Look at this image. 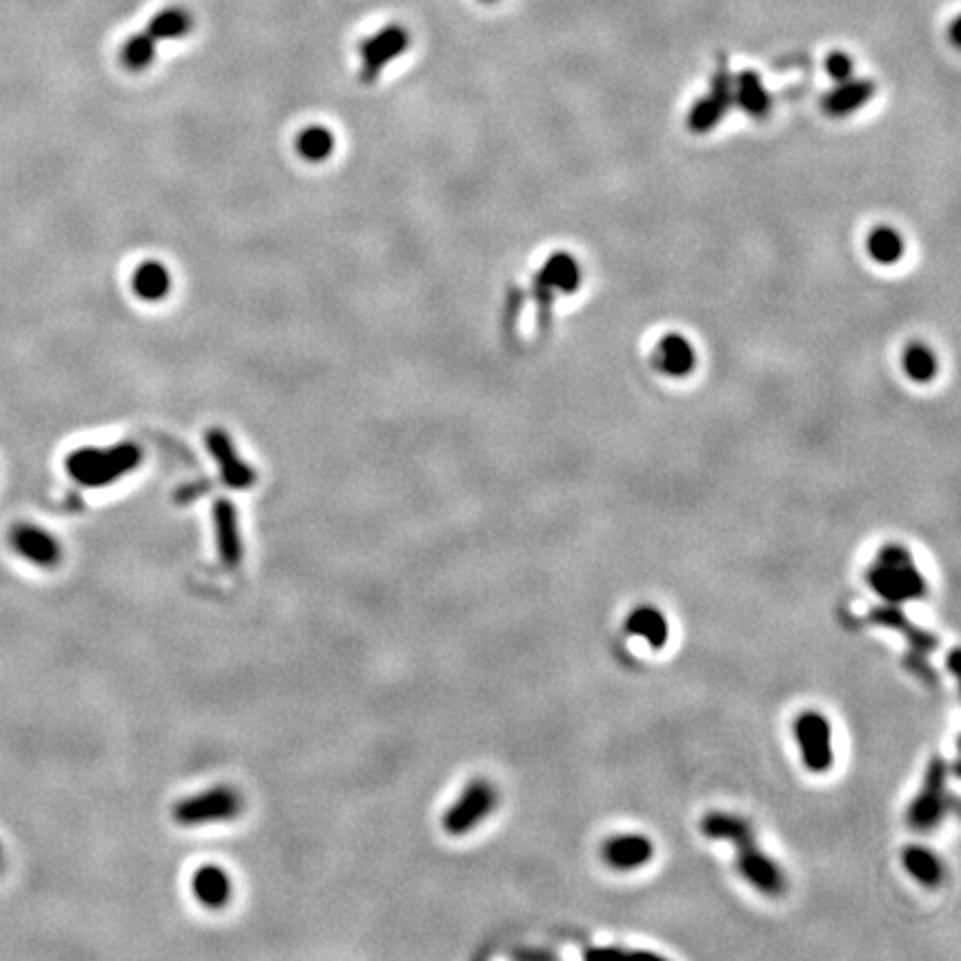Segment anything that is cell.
Listing matches in <instances>:
<instances>
[{"label": "cell", "mask_w": 961, "mask_h": 961, "mask_svg": "<svg viewBox=\"0 0 961 961\" xmlns=\"http://www.w3.org/2000/svg\"><path fill=\"white\" fill-rule=\"evenodd\" d=\"M701 832L708 839L728 841L737 850V866L741 877L766 897L786 893V875L781 873L775 859H770L757 844V835L748 819L732 812H708L701 821Z\"/></svg>", "instance_id": "6da1fadb"}, {"label": "cell", "mask_w": 961, "mask_h": 961, "mask_svg": "<svg viewBox=\"0 0 961 961\" xmlns=\"http://www.w3.org/2000/svg\"><path fill=\"white\" fill-rule=\"evenodd\" d=\"M868 586L886 603L919 601L928 594V583L919 572L910 550L899 543H888L879 550L873 566L868 568Z\"/></svg>", "instance_id": "7a4b0ae2"}, {"label": "cell", "mask_w": 961, "mask_h": 961, "mask_svg": "<svg viewBox=\"0 0 961 961\" xmlns=\"http://www.w3.org/2000/svg\"><path fill=\"white\" fill-rule=\"evenodd\" d=\"M143 452L136 443H116L112 448H81L65 459V470L85 488H105L127 477L141 465Z\"/></svg>", "instance_id": "3957f363"}, {"label": "cell", "mask_w": 961, "mask_h": 961, "mask_svg": "<svg viewBox=\"0 0 961 961\" xmlns=\"http://www.w3.org/2000/svg\"><path fill=\"white\" fill-rule=\"evenodd\" d=\"M243 810V799L234 788L219 786L178 801L172 808V819L178 826L194 828L207 824H221L234 819Z\"/></svg>", "instance_id": "277c9868"}, {"label": "cell", "mask_w": 961, "mask_h": 961, "mask_svg": "<svg viewBox=\"0 0 961 961\" xmlns=\"http://www.w3.org/2000/svg\"><path fill=\"white\" fill-rule=\"evenodd\" d=\"M499 797L497 790L490 784L488 779H474L465 788L459 799L445 810L443 815V830L452 837H461L465 832H470L483 824L485 819L492 815V810L497 808Z\"/></svg>", "instance_id": "5b68a950"}, {"label": "cell", "mask_w": 961, "mask_h": 961, "mask_svg": "<svg viewBox=\"0 0 961 961\" xmlns=\"http://www.w3.org/2000/svg\"><path fill=\"white\" fill-rule=\"evenodd\" d=\"M948 806V766L946 761L933 759L926 768L921 790L908 808V824L915 830H933L946 817Z\"/></svg>", "instance_id": "8992f818"}, {"label": "cell", "mask_w": 961, "mask_h": 961, "mask_svg": "<svg viewBox=\"0 0 961 961\" xmlns=\"http://www.w3.org/2000/svg\"><path fill=\"white\" fill-rule=\"evenodd\" d=\"M792 732H795V741L799 746V755L804 759V766L810 772H817V775L819 772H828L832 768V761H835L830 721L815 710L801 712L795 719Z\"/></svg>", "instance_id": "52a82bcc"}, {"label": "cell", "mask_w": 961, "mask_h": 961, "mask_svg": "<svg viewBox=\"0 0 961 961\" xmlns=\"http://www.w3.org/2000/svg\"><path fill=\"white\" fill-rule=\"evenodd\" d=\"M868 619L873 621L875 626L890 628V630H895L897 634H901V637H904L910 643V650H913V652H910V666H913L924 679L933 677V670L928 668V663L924 659L937 648V639L933 637V634L926 632L924 628L915 626V623L910 621L906 614L895 606V603H886V606L875 608L873 612H870Z\"/></svg>", "instance_id": "ba28073f"}, {"label": "cell", "mask_w": 961, "mask_h": 961, "mask_svg": "<svg viewBox=\"0 0 961 961\" xmlns=\"http://www.w3.org/2000/svg\"><path fill=\"white\" fill-rule=\"evenodd\" d=\"M412 38L403 25H388L379 32L365 38L359 45L361 54V81L374 83L381 76L383 67L396 61L405 49L410 47Z\"/></svg>", "instance_id": "9c48e42d"}, {"label": "cell", "mask_w": 961, "mask_h": 961, "mask_svg": "<svg viewBox=\"0 0 961 961\" xmlns=\"http://www.w3.org/2000/svg\"><path fill=\"white\" fill-rule=\"evenodd\" d=\"M9 546L25 559L27 563L38 568H56L63 561V546L52 532L41 528L36 523H16L9 530Z\"/></svg>", "instance_id": "30bf717a"}, {"label": "cell", "mask_w": 961, "mask_h": 961, "mask_svg": "<svg viewBox=\"0 0 961 961\" xmlns=\"http://www.w3.org/2000/svg\"><path fill=\"white\" fill-rule=\"evenodd\" d=\"M697 348L686 334L668 332L663 334L652 352V363L659 374L668 379H686L697 368Z\"/></svg>", "instance_id": "8fae6325"}, {"label": "cell", "mask_w": 961, "mask_h": 961, "mask_svg": "<svg viewBox=\"0 0 961 961\" xmlns=\"http://www.w3.org/2000/svg\"><path fill=\"white\" fill-rule=\"evenodd\" d=\"M205 443H207V450H210L212 457L219 461L221 477H223V483L227 485V488H232V490L252 488V485L256 483V472H254L252 465H247L239 457V452H236L232 439L227 437L223 430L214 428V430L207 432Z\"/></svg>", "instance_id": "7c38bea8"}, {"label": "cell", "mask_w": 961, "mask_h": 961, "mask_svg": "<svg viewBox=\"0 0 961 961\" xmlns=\"http://www.w3.org/2000/svg\"><path fill=\"white\" fill-rule=\"evenodd\" d=\"M601 855L606 859V864L614 870H637L650 864L652 855H655V846L646 835H617L608 839L601 848Z\"/></svg>", "instance_id": "4fadbf2b"}, {"label": "cell", "mask_w": 961, "mask_h": 961, "mask_svg": "<svg viewBox=\"0 0 961 961\" xmlns=\"http://www.w3.org/2000/svg\"><path fill=\"white\" fill-rule=\"evenodd\" d=\"M214 530H216V546H219V557L227 568H236L243 561V539L239 528V517L236 508L230 501H216L214 505Z\"/></svg>", "instance_id": "5bb4252c"}, {"label": "cell", "mask_w": 961, "mask_h": 961, "mask_svg": "<svg viewBox=\"0 0 961 961\" xmlns=\"http://www.w3.org/2000/svg\"><path fill=\"white\" fill-rule=\"evenodd\" d=\"M539 283L552 294H574L583 283L581 263L570 252H554L541 265Z\"/></svg>", "instance_id": "9a60e30c"}, {"label": "cell", "mask_w": 961, "mask_h": 961, "mask_svg": "<svg viewBox=\"0 0 961 961\" xmlns=\"http://www.w3.org/2000/svg\"><path fill=\"white\" fill-rule=\"evenodd\" d=\"M192 895L205 908L221 910L232 899V879L225 868L205 864L192 875Z\"/></svg>", "instance_id": "2e32d148"}, {"label": "cell", "mask_w": 961, "mask_h": 961, "mask_svg": "<svg viewBox=\"0 0 961 961\" xmlns=\"http://www.w3.org/2000/svg\"><path fill=\"white\" fill-rule=\"evenodd\" d=\"M866 254L877 265H897L906 254V239L895 225H875L866 236Z\"/></svg>", "instance_id": "e0dca14e"}, {"label": "cell", "mask_w": 961, "mask_h": 961, "mask_svg": "<svg viewBox=\"0 0 961 961\" xmlns=\"http://www.w3.org/2000/svg\"><path fill=\"white\" fill-rule=\"evenodd\" d=\"M626 630L632 637L646 639L650 648L661 650L668 643V619L661 610L652 606H639L637 610L630 612V617L626 619Z\"/></svg>", "instance_id": "ac0fdd59"}, {"label": "cell", "mask_w": 961, "mask_h": 961, "mask_svg": "<svg viewBox=\"0 0 961 961\" xmlns=\"http://www.w3.org/2000/svg\"><path fill=\"white\" fill-rule=\"evenodd\" d=\"M132 290L141 301L156 303L172 290L170 270L161 261H145L132 274Z\"/></svg>", "instance_id": "d6986e66"}, {"label": "cell", "mask_w": 961, "mask_h": 961, "mask_svg": "<svg viewBox=\"0 0 961 961\" xmlns=\"http://www.w3.org/2000/svg\"><path fill=\"white\" fill-rule=\"evenodd\" d=\"M875 96V83L861 81V78H850V81L837 83V89L826 96V112L832 116H846L857 112L861 105H866Z\"/></svg>", "instance_id": "ffe728a7"}, {"label": "cell", "mask_w": 961, "mask_h": 961, "mask_svg": "<svg viewBox=\"0 0 961 961\" xmlns=\"http://www.w3.org/2000/svg\"><path fill=\"white\" fill-rule=\"evenodd\" d=\"M901 864H904L906 873L913 877L917 884L926 888H937L944 879V866L937 859L933 850H928L924 846H908L901 852Z\"/></svg>", "instance_id": "44dd1931"}, {"label": "cell", "mask_w": 961, "mask_h": 961, "mask_svg": "<svg viewBox=\"0 0 961 961\" xmlns=\"http://www.w3.org/2000/svg\"><path fill=\"white\" fill-rule=\"evenodd\" d=\"M901 370L908 381L926 385L937 376L939 372V359L935 350L930 348L928 343H910L901 352Z\"/></svg>", "instance_id": "7402d4cb"}, {"label": "cell", "mask_w": 961, "mask_h": 961, "mask_svg": "<svg viewBox=\"0 0 961 961\" xmlns=\"http://www.w3.org/2000/svg\"><path fill=\"white\" fill-rule=\"evenodd\" d=\"M194 18L183 7H167L163 12L154 14V18L147 25V34H150L154 41H176V38H185L192 32Z\"/></svg>", "instance_id": "603a6c76"}, {"label": "cell", "mask_w": 961, "mask_h": 961, "mask_svg": "<svg viewBox=\"0 0 961 961\" xmlns=\"http://www.w3.org/2000/svg\"><path fill=\"white\" fill-rule=\"evenodd\" d=\"M294 147L307 163H323L334 152V134L323 125H310L296 134Z\"/></svg>", "instance_id": "cb8c5ba5"}, {"label": "cell", "mask_w": 961, "mask_h": 961, "mask_svg": "<svg viewBox=\"0 0 961 961\" xmlns=\"http://www.w3.org/2000/svg\"><path fill=\"white\" fill-rule=\"evenodd\" d=\"M156 56V41L150 34H134L121 47V65L130 72H143Z\"/></svg>", "instance_id": "d4e9b609"}, {"label": "cell", "mask_w": 961, "mask_h": 961, "mask_svg": "<svg viewBox=\"0 0 961 961\" xmlns=\"http://www.w3.org/2000/svg\"><path fill=\"white\" fill-rule=\"evenodd\" d=\"M739 98H741V103L746 105V110L750 112H764L768 110V94H766V89L764 85H761L759 81V76L755 72H743L739 76Z\"/></svg>", "instance_id": "484cf974"}, {"label": "cell", "mask_w": 961, "mask_h": 961, "mask_svg": "<svg viewBox=\"0 0 961 961\" xmlns=\"http://www.w3.org/2000/svg\"><path fill=\"white\" fill-rule=\"evenodd\" d=\"M824 67L830 81L835 83L850 81V78L855 76V61H852V56L844 52V49H835V52H830L826 56Z\"/></svg>", "instance_id": "4316f807"}, {"label": "cell", "mask_w": 961, "mask_h": 961, "mask_svg": "<svg viewBox=\"0 0 961 961\" xmlns=\"http://www.w3.org/2000/svg\"><path fill=\"white\" fill-rule=\"evenodd\" d=\"M959 25H961V16H955L953 23H950V41H953L955 47H959Z\"/></svg>", "instance_id": "83f0119b"}, {"label": "cell", "mask_w": 961, "mask_h": 961, "mask_svg": "<svg viewBox=\"0 0 961 961\" xmlns=\"http://www.w3.org/2000/svg\"><path fill=\"white\" fill-rule=\"evenodd\" d=\"M3 861H5V848L0 844V868H3Z\"/></svg>", "instance_id": "f1b7e54d"}, {"label": "cell", "mask_w": 961, "mask_h": 961, "mask_svg": "<svg viewBox=\"0 0 961 961\" xmlns=\"http://www.w3.org/2000/svg\"><path fill=\"white\" fill-rule=\"evenodd\" d=\"M481 3H485V5H492V3H497V0H481Z\"/></svg>", "instance_id": "f546056e"}]
</instances>
